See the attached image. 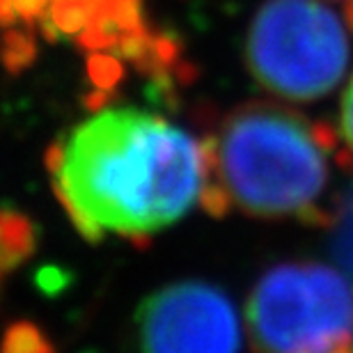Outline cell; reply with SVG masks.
Segmentation results:
<instances>
[{
  "label": "cell",
  "mask_w": 353,
  "mask_h": 353,
  "mask_svg": "<svg viewBox=\"0 0 353 353\" xmlns=\"http://www.w3.org/2000/svg\"><path fill=\"white\" fill-rule=\"evenodd\" d=\"M209 190L202 209L214 218L241 214L328 228L337 195L333 165L342 163L333 126L273 101L230 108L204 136Z\"/></svg>",
  "instance_id": "7a4b0ae2"
},
{
  "label": "cell",
  "mask_w": 353,
  "mask_h": 353,
  "mask_svg": "<svg viewBox=\"0 0 353 353\" xmlns=\"http://www.w3.org/2000/svg\"><path fill=\"white\" fill-rule=\"evenodd\" d=\"M143 0H0V21L37 28L85 46L131 34Z\"/></svg>",
  "instance_id": "8992f818"
},
{
  "label": "cell",
  "mask_w": 353,
  "mask_h": 353,
  "mask_svg": "<svg viewBox=\"0 0 353 353\" xmlns=\"http://www.w3.org/2000/svg\"><path fill=\"white\" fill-rule=\"evenodd\" d=\"M255 353L353 351V285L319 262H282L259 275L245 305Z\"/></svg>",
  "instance_id": "277c9868"
},
{
  "label": "cell",
  "mask_w": 353,
  "mask_h": 353,
  "mask_svg": "<svg viewBox=\"0 0 353 353\" xmlns=\"http://www.w3.org/2000/svg\"><path fill=\"white\" fill-rule=\"evenodd\" d=\"M48 176L67 218L88 241L140 243L204 204V138L138 108H105L48 152Z\"/></svg>",
  "instance_id": "6da1fadb"
},
{
  "label": "cell",
  "mask_w": 353,
  "mask_h": 353,
  "mask_svg": "<svg viewBox=\"0 0 353 353\" xmlns=\"http://www.w3.org/2000/svg\"><path fill=\"white\" fill-rule=\"evenodd\" d=\"M319 3H326L328 7H333V10L347 21L349 30L353 32V0H319Z\"/></svg>",
  "instance_id": "8fae6325"
},
{
  "label": "cell",
  "mask_w": 353,
  "mask_h": 353,
  "mask_svg": "<svg viewBox=\"0 0 353 353\" xmlns=\"http://www.w3.org/2000/svg\"><path fill=\"white\" fill-rule=\"evenodd\" d=\"M34 250L32 223L23 214L0 209V275L26 262Z\"/></svg>",
  "instance_id": "52a82bcc"
},
{
  "label": "cell",
  "mask_w": 353,
  "mask_h": 353,
  "mask_svg": "<svg viewBox=\"0 0 353 353\" xmlns=\"http://www.w3.org/2000/svg\"><path fill=\"white\" fill-rule=\"evenodd\" d=\"M140 353H241V323L232 301L204 280H179L140 303Z\"/></svg>",
  "instance_id": "5b68a950"
},
{
  "label": "cell",
  "mask_w": 353,
  "mask_h": 353,
  "mask_svg": "<svg viewBox=\"0 0 353 353\" xmlns=\"http://www.w3.org/2000/svg\"><path fill=\"white\" fill-rule=\"evenodd\" d=\"M349 353H353V351H349Z\"/></svg>",
  "instance_id": "7c38bea8"
},
{
  "label": "cell",
  "mask_w": 353,
  "mask_h": 353,
  "mask_svg": "<svg viewBox=\"0 0 353 353\" xmlns=\"http://www.w3.org/2000/svg\"><path fill=\"white\" fill-rule=\"evenodd\" d=\"M337 140H340L344 170L353 174V74L349 76L340 99V115H337Z\"/></svg>",
  "instance_id": "30bf717a"
},
{
  "label": "cell",
  "mask_w": 353,
  "mask_h": 353,
  "mask_svg": "<svg viewBox=\"0 0 353 353\" xmlns=\"http://www.w3.org/2000/svg\"><path fill=\"white\" fill-rule=\"evenodd\" d=\"M349 34L347 21L326 3L264 0L245 30V67L275 99L319 101L349 72Z\"/></svg>",
  "instance_id": "3957f363"
},
{
  "label": "cell",
  "mask_w": 353,
  "mask_h": 353,
  "mask_svg": "<svg viewBox=\"0 0 353 353\" xmlns=\"http://www.w3.org/2000/svg\"><path fill=\"white\" fill-rule=\"evenodd\" d=\"M330 230V248L340 271L353 285V181L337 195Z\"/></svg>",
  "instance_id": "ba28073f"
},
{
  "label": "cell",
  "mask_w": 353,
  "mask_h": 353,
  "mask_svg": "<svg viewBox=\"0 0 353 353\" xmlns=\"http://www.w3.org/2000/svg\"><path fill=\"white\" fill-rule=\"evenodd\" d=\"M3 353H55V349L39 326L19 321L5 330Z\"/></svg>",
  "instance_id": "9c48e42d"
}]
</instances>
